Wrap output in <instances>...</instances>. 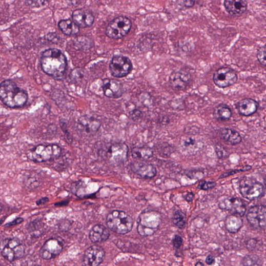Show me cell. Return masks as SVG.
<instances>
[{"label":"cell","instance_id":"1","mask_svg":"<svg viewBox=\"0 0 266 266\" xmlns=\"http://www.w3.org/2000/svg\"><path fill=\"white\" fill-rule=\"evenodd\" d=\"M41 65L44 71L55 80L64 78L67 60L60 50L52 48L45 51L42 55Z\"/></svg>","mask_w":266,"mask_h":266},{"label":"cell","instance_id":"36","mask_svg":"<svg viewBox=\"0 0 266 266\" xmlns=\"http://www.w3.org/2000/svg\"><path fill=\"white\" fill-rule=\"evenodd\" d=\"M172 243L174 248L179 249L183 244V239L180 236L176 235L172 240Z\"/></svg>","mask_w":266,"mask_h":266},{"label":"cell","instance_id":"12","mask_svg":"<svg viewBox=\"0 0 266 266\" xmlns=\"http://www.w3.org/2000/svg\"><path fill=\"white\" fill-rule=\"evenodd\" d=\"M192 80L191 72L187 70L181 69L173 72L170 76L169 85L174 91H180L185 90Z\"/></svg>","mask_w":266,"mask_h":266},{"label":"cell","instance_id":"45","mask_svg":"<svg viewBox=\"0 0 266 266\" xmlns=\"http://www.w3.org/2000/svg\"><path fill=\"white\" fill-rule=\"evenodd\" d=\"M69 201L68 200H65L61 202H57L55 204V207H64L67 206L69 204Z\"/></svg>","mask_w":266,"mask_h":266},{"label":"cell","instance_id":"38","mask_svg":"<svg viewBox=\"0 0 266 266\" xmlns=\"http://www.w3.org/2000/svg\"><path fill=\"white\" fill-rule=\"evenodd\" d=\"M24 221V218H23L22 217H18V218L15 219L14 220H13V221L5 224L4 226V227L5 228V229H7V228H9V227H12V226H15L17 224H19L22 223Z\"/></svg>","mask_w":266,"mask_h":266},{"label":"cell","instance_id":"13","mask_svg":"<svg viewBox=\"0 0 266 266\" xmlns=\"http://www.w3.org/2000/svg\"><path fill=\"white\" fill-rule=\"evenodd\" d=\"M250 224L257 230H264L266 224L265 207L258 205L251 207L247 214Z\"/></svg>","mask_w":266,"mask_h":266},{"label":"cell","instance_id":"5","mask_svg":"<svg viewBox=\"0 0 266 266\" xmlns=\"http://www.w3.org/2000/svg\"><path fill=\"white\" fill-rule=\"evenodd\" d=\"M62 152L61 147L56 144L39 145L28 152L27 157L36 163H43L58 159Z\"/></svg>","mask_w":266,"mask_h":266},{"label":"cell","instance_id":"22","mask_svg":"<svg viewBox=\"0 0 266 266\" xmlns=\"http://www.w3.org/2000/svg\"><path fill=\"white\" fill-rule=\"evenodd\" d=\"M237 109L241 116L249 117L254 115L259 107V104L254 99H242L236 104Z\"/></svg>","mask_w":266,"mask_h":266},{"label":"cell","instance_id":"32","mask_svg":"<svg viewBox=\"0 0 266 266\" xmlns=\"http://www.w3.org/2000/svg\"><path fill=\"white\" fill-rule=\"evenodd\" d=\"M216 183L214 181L202 180L199 182L198 188L203 191H208L215 187Z\"/></svg>","mask_w":266,"mask_h":266},{"label":"cell","instance_id":"40","mask_svg":"<svg viewBox=\"0 0 266 266\" xmlns=\"http://www.w3.org/2000/svg\"><path fill=\"white\" fill-rule=\"evenodd\" d=\"M257 241L255 239H252L248 241L247 244V248L249 251L254 250L257 246Z\"/></svg>","mask_w":266,"mask_h":266},{"label":"cell","instance_id":"43","mask_svg":"<svg viewBox=\"0 0 266 266\" xmlns=\"http://www.w3.org/2000/svg\"><path fill=\"white\" fill-rule=\"evenodd\" d=\"M195 198V195L192 192L188 193L185 197V200L189 202H192Z\"/></svg>","mask_w":266,"mask_h":266},{"label":"cell","instance_id":"6","mask_svg":"<svg viewBox=\"0 0 266 266\" xmlns=\"http://www.w3.org/2000/svg\"><path fill=\"white\" fill-rule=\"evenodd\" d=\"M24 243L16 238H7L0 241V252L4 258L9 262L22 258L25 254Z\"/></svg>","mask_w":266,"mask_h":266},{"label":"cell","instance_id":"35","mask_svg":"<svg viewBox=\"0 0 266 266\" xmlns=\"http://www.w3.org/2000/svg\"><path fill=\"white\" fill-rule=\"evenodd\" d=\"M43 223L41 222L37 221L35 224H33V223L29 224V227L28 228V230L29 233L34 232H40V231L43 229Z\"/></svg>","mask_w":266,"mask_h":266},{"label":"cell","instance_id":"37","mask_svg":"<svg viewBox=\"0 0 266 266\" xmlns=\"http://www.w3.org/2000/svg\"><path fill=\"white\" fill-rule=\"evenodd\" d=\"M216 153L219 159H222L227 157L226 151L223 147L220 145H217L215 147Z\"/></svg>","mask_w":266,"mask_h":266},{"label":"cell","instance_id":"44","mask_svg":"<svg viewBox=\"0 0 266 266\" xmlns=\"http://www.w3.org/2000/svg\"><path fill=\"white\" fill-rule=\"evenodd\" d=\"M215 262V258L211 255H208L206 259V262L207 264L211 265Z\"/></svg>","mask_w":266,"mask_h":266},{"label":"cell","instance_id":"7","mask_svg":"<svg viewBox=\"0 0 266 266\" xmlns=\"http://www.w3.org/2000/svg\"><path fill=\"white\" fill-rule=\"evenodd\" d=\"M132 22L129 18L119 16L109 23L106 29V34L111 39H121L130 32Z\"/></svg>","mask_w":266,"mask_h":266},{"label":"cell","instance_id":"8","mask_svg":"<svg viewBox=\"0 0 266 266\" xmlns=\"http://www.w3.org/2000/svg\"><path fill=\"white\" fill-rule=\"evenodd\" d=\"M239 191L243 198L253 201L262 195L264 187L261 182L251 178L244 177L240 180Z\"/></svg>","mask_w":266,"mask_h":266},{"label":"cell","instance_id":"17","mask_svg":"<svg viewBox=\"0 0 266 266\" xmlns=\"http://www.w3.org/2000/svg\"><path fill=\"white\" fill-rule=\"evenodd\" d=\"M130 168L134 174L143 179L153 178L157 173V169L154 165L142 161H133L130 164Z\"/></svg>","mask_w":266,"mask_h":266},{"label":"cell","instance_id":"29","mask_svg":"<svg viewBox=\"0 0 266 266\" xmlns=\"http://www.w3.org/2000/svg\"><path fill=\"white\" fill-rule=\"evenodd\" d=\"M262 261L259 257L255 254L246 255L241 260L240 266H262Z\"/></svg>","mask_w":266,"mask_h":266},{"label":"cell","instance_id":"41","mask_svg":"<svg viewBox=\"0 0 266 266\" xmlns=\"http://www.w3.org/2000/svg\"><path fill=\"white\" fill-rule=\"evenodd\" d=\"M131 117L133 119H138L142 116V113L138 110H134L131 113Z\"/></svg>","mask_w":266,"mask_h":266},{"label":"cell","instance_id":"11","mask_svg":"<svg viewBox=\"0 0 266 266\" xmlns=\"http://www.w3.org/2000/svg\"><path fill=\"white\" fill-rule=\"evenodd\" d=\"M110 71L114 77L122 78L129 74L133 69L131 60L122 55L113 56L109 64Z\"/></svg>","mask_w":266,"mask_h":266},{"label":"cell","instance_id":"15","mask_svg":"<svg viewBox=\"0 0 266 266\" xmlns=\"http://www.w3.org/2000/svg\"><path fill=\"white\" fill-rule=\"evenodd\" d=\"M218 207L220 209L229 211L232 214L243 217L247 211V204L245 201L239 198H226L220 201Z\"/></svg>","mask_w":266,"mask_h":266},{"label":"cell","instance_id":"20","mask_svg":"<svg viewBox=\"0 0 266 266\" xmlns=\"http://www.w3.org/2000/svg\"><path fill=\"white\" fill-rule=\"evenodd\" d=\"M223 6L231 16L240 17L247 10L248 3L245 0H225Z\"/></svg>","mask_w":266,"mask_h":266},{"label":"cell","instance_id":"27","mask_svg":"<svg viewBox=\"0 0 266 266\" xmlns=\"http://www.w3.org/2000/svg\"><path fill=\"white\" fill-rule=\"evenodd\" d=\"M131 155L134 159L145 161L150 159L154 155V152L149 147H138L132 149Z\"/></svg>","mask_w":266,"mask_h":266},{"label":"cell","instance_id":"3","mask_svg":"<svg viewBox=\"0 0 266 266\" xmlns=\"http://www.w3.org/2000/svg\"><path fill=\"white\" fill-rule=\"evenodd\" d=\"M108 229L120 235H126L133 229L134 221L127 213L121 210H113L106 218Z\"/></svg>","mask_w":266,"mask_h":266},{"label":"cell","instance_id":"14","mask_svg":"<svg viewBox=\"0 0 266 266\" xmlns=\"http://www.w3.org/2000/svg\"><path fill=\"white\" fill-rule=\"evenodd\" d=\"M106 253L100 246L94 245L87 249L83 255V266H99L104 260Z\"/></svg>","mask_w":266,"mask_h":266},{"label":"cell","instance_id":"33","mask_svg":"<svg viewBox=\"0 0 266 266\" xmlns=\"http://www.w3.org/2000/svg\"><path fill=\"white\" fill-rule=\"evenodd\" d=\"M252 167L250 166H246L243 168H242L240 170H236L234 171H232L230 172H225L223 174H222L219 177V179H221L223 178L227 177L229 176H230L231 175H235L239 172H245L249 171L251 169Z\"/></svg>","mask_w":266,"mask_h":266},{"label":"cell","instance_id":"16","mask_svg":"<svg viewBox=\"0 0 266 266\" xmlns=\"http://www.w3.org/2000/svg\"><path fill=\"white\" fill-rule=\"evenodd\" d=\"M64 244L62 241L55 238L47 240L42 247L39 254L45 260H50L58 256L62 252Z\"/></svg>","mask_w":266,"mask_h":266},{"label":"cell","instance_id":"28","mask_svg":"<svg viewBox=\"0 0 266 266\" xmlns=\"http://www.w3.org/2000/svg\"><path fill=\"white\" fill-rule=\"evenodd\" d=\"M58 27L64 34L69 36L77 34L80 31V28L70 19L61 20Z\"/></svg>","mask_w":266,"mask_h":266},{"label":"cell","instance_id":"49","mask_svg":"<svg viewBox=\"0 0 266 266\" xmlns=\"http://www.w3.org/2000/svg\"><path fill=\"white\" fill-rule=\"evenodd\" d=\"M35 266H42V265L37 264V265H36Z\"/></svg>","mask_w":266,"mask_h":266},{"label":"cell","instance_id":"48","mask_svg":"<svg viewBox=\"0 0 266 266\" xmlns=\"http://www.w3.org/2000/svg\"><path fill=\"white\" fill-rule=\"evenodd\" d=\"M3 208L1 204H0V213H1L3 211Z\"/></svg>","mask_w":266,"mask_h":266},{"label":"cell","instance_id":"10","mask_svg":"<svg viewBox=\"0 0 266 266\" xmlns=\"http://www.w3.org/2000/svg\"><path fill=\"white\" fill-rule=\"evenodd\" d=\"M159 223V219L157 215L148 213L142 214L138 220V233L142 237L153 235L158 229Z\"/></svg>","mask_w":266,"mask_h":266},{"label":"cell","instance_id":"46","mask_svg":"<svg viewBox=\"0 0 266 266\" xmlns=\"http://www.w3.org/2000/svg\"><path fill=\"white\" fill-rule=\"evenodd\" d=\"M195 266H204V264L201 261H198L195 264Z\"/></svg>","mask_w":266,"mask_h":266},{"label":"cell","instance_id":"31","mask_svg":"<svg viewBox=\"0 0 266 266\" xmlns=\"http://www.w3.org/2000/svg\"><path fill=\"white\" fill-rule=\"evenodd\" d=\"M257 58L259 63L263 66H265V46L259 47L257 50Z\"/></svg>","mask_w":266,"mask_h":266},{"label":"cell","instance_id":"39","mask_svg":"<svg viewBox=\"0 0 266 266\" xmlns=\"http://www.w3.org/2000/svg\"><path fill=\"white\" fill-rule=\"evenodd\" d=\"M179 5L185 8H191L193 7L196 3L195 1H182L179 2Z\"/></svg>","mask_w":266,"mask_h":266},{"label":"cell","instance_id":"21","mask_svg":"<svg viewBox=\"0 0 266 266\" xmlns=\"http://www.w3.org/2000/svg\"><path fill=\"white\" fill-rule=\"evenodd\" d=\"M101 123L94 118L87 117L80 118L77 122V130L87 135H94L99 130Z\"/></svg>","mask_w":266,"mask_h":266},{"label":"cell","instance_id":"19","mask_svg":"<svg viewBox=\"0 0 266 266\" xmlns=\"http://www.w3.org/2000/svg\"><path fill=\"white\" fill-rule=\"evenodd\" d=\"M102 88L105 95L107 97L119 98L122 96V86L118 80L104 79L103 80Z\"/></svg>","mask_w":266,"mask_h":266},{"label":"cell","instance_id":"18","mask_svg":"<svg viewBox=\"0 0 266 266\" xmlns=\"http://www.w3.org/2000/svg\"><path fill=\"white\" fill-rule=\"evenodd\" d=\"M72 18L74 23L81 28L90 27L94 22L93 14L89 10L85 9L74 11L72 14Z\"/></svg>","mask_w":266,"mask_h":266},{"label":"cell","instance_id":"4","mask_svg":"<svg viewBox=\"0 0 266 266\" xmlns=\"http://www.w3.org/2000/svg\"><path fill=\"white\" fill-rule=\"evenodd\" d=\"M129 149L124 142L107 144L99 150V154L108 163L113 165L125 163L128 158Z\"/></svg>","mask_w":266,"mask_h":266},{"label":"cell","instance_id":"2","mask_svg":"<svg viewBox=\"0 0 266 266\" xmlns=\"http://www.w3.org/2000/svg\"><path fill=\"white\" fill-rule=\"evenodd\" d=\"M0 99L9 107L20 108L26 103L28 94L14 82L7 80L0 85Z\"/></svg>","mask_w":266,"mask_h":266},{"label":"cell","instance_id":"9","mask_svg":"<svg viewBox=\"0 0 266 266\" xmlns=\"http://www.w3.org/2000/svg\"><path fill=\"white\" fill-rule=\"evenodd\" d=\"M213 80L217 87L224 89L235 85L238 80V75L233 68L223 66L214 72Z\"/></svg>","mask_w":266,"mask_h":266},{"label":"cell","instance_id":"30","mask_svg":"<svg viewBox=\"0 0 266 266\" xmlns=\"http://www.w3.org/2000/svg\"><path fill=\"white\" fill-rule=\"evenodd\" d=\"M187 217L186 214L180 210L176 211L173 216V224L179 229H183L186 224Z\"/></svg>","mask_w":266,"mask_h":266},{"label":"cell","instance_id":"25","mask_svg":"<svg viewBox=\"0 0 266 266\" xmlns=\"http://www.w3.org/2000/svg\"><path fill=\"white\" fill-rule=\"evenodd\" d=\"M233 112L229 105L220 104L216 106L213 111L214 117L219 121L229 120L232 117Z\"/></svg>","mask_w":266,"mask_h":266},{"label":"cell","instance_id":"24","mask_svg":"<svg viewBox=\"0 0 266 266\" xmlns=\"http://www.w3.org/2000/svg\"><path fill=\"white\" fill-rule=\"evenodd\" d=\"M243 221L241 217L232 214L228 216L224 220L226 230L231 234H236L242 229Z\"/></svg>","mask_w":266,"mask_h":266},{"label":"cell","instance_id":"42","mask_svg":"<svg viewBox=\"0 0 266 266\" xmlns=\"http://www.w3.org/2000/svg\"><path fill=\"white\" fill-rule=\"evenodd\" d=\"M49 201V198L48 197H43L36 201V204L37 206H40L46 204Z\"/></svg>","mask_w":266,"mask_h":266},{"label":"cell","instance_id":"47","mask_svg":"<svg viewBox=\"0 0 266 266\" xmlns=\"http://www.w3.org/2000/svg\"><path fill=\"white\" fill-rule=\"evenodd\" d=\"M5 219L0 220V226H1L4 222Z\"/></svg>","mask_w":266,"mask_h":266},{"label":"cell","instance_id":"26","mask_svg":"<svg viewBox=\"0 0 266 266\" xmlns=\"http://www.w3.org/2000/svg\"><path fill=\"white\" fill-rule=\"evenodd\" d=\"M220 137L227 144L236 145L242 141L240 134L236 130L231 129H223L221 131Z\"/></svg>","mask_w":266,"mask_h":266},{"label":"cell","instance_id":"23","mask_svg":"<svg viewBox=\"0 0 266 266\" xmlns=\"http://www.w3.org/2000/svg\"><path fill=\"white\" fill-rule=\"evenodd\" d=\"M110 236L108 228L101 224L94 225L91 230L89 237L92 243H101L106 241Z\"/></svg>","mask_w":266,"mask_h":266},{"label":"cell","instance_id":"34","mask_svg":"<svg viewBox=\"0 0 266 266\" xmlns=\"http://www.w3.org/2000/svg\"><path fill=\"white\" fill-rule=\"evenodd\" d=\"M60 126L62 131L65 133L67 140L69 142L71 143L72 141V136L69 132H68L67 124L65 122V121L61 120L60 121Z\"/></svg>","mask_w":266,"mask_h":266}]
</instances>
